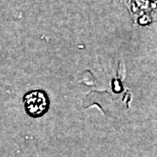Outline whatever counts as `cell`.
<instances>
[{
    "label": "cell",
    "instance_id": "6da1fadb",
    "mask_svg": "<svg viewBox=\"0 0 157 157\" xmlns=\"http://www.w3.org/2000/svg\"><path fill=\"white\" fill-rule=\"evenodd\" d=\"M25 110L30 116L40 117L49 107V100L45 92L33 91L24 97Z\"/></svg>",
    "mask_w": 157,
    "mask_h": 157
}]
</instances>
